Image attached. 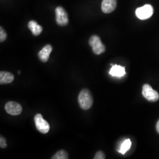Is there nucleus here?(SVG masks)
Segmentation results:
<instances>
[{
    "instance_id": "obj_2",
    "label": "nucleus",
    "mask_w": 159,
    "mask_h": 159,
    "mask_svg": "<svg viewBox=\"0 0 159 159\" xmlns=\"http://www.w3.org/2000/svg\"><path fill=\"white\" fill-rule=\"evenodd\" d=\"M153 8L150 4H146L143 7L137 8L136 10V17L142 20L148 19L153 14Z\"/></svg>"
},
{
    "instance_id": "obj_14",
    "label": "nucleus",
    "mask_w": 159,
    "mask_h": 159,
    "mask_svg": "<svg viewBox=\"0 0 159 159\" xmlns=\"http://www.w3.org/2000/svg\"><path fill=\"white\" fill-rule=\"evenodd\" d=\"M68 158V154L64 150H60L57 153L54 154L51 158L52 159H67Z\"/></svg>"
},
{
    "instance_id": "obj_13",
    "label": "nucleus",
    "mask_w": 159,
    "mask_h": 159,
    "mask_svg": "<svg viewBox=\"0 0 159 159\" xmlns=\"http://www.w3.org/2000/svg\"><path fill=\"white\" fill-rule=\"evenodd\" d=\"M131 146V142L130 139H126L122 144H121V146L120 148V149L118 150L119 152L122 154H125L130 148Z\"/></svg>"
},
{
    "instance_id": "obj_3",
    "label": "nucleus",
    "mask_w": 159,
    "mask_h": 159,
    "mask_svg": "<svg viewBox=\"0 0 159 159\" xmlns=\"http://www.w3.org/2000/svg\"><path fill=\"white\" fill-rule=\"evenodd\" d=\"M89 44L94 54L99 55L103 53L105 50V46L102 44L101 40L97 35H93L89 40Z\"/></svg>"
},
{
    "instance_id": "obj_1",
    "label": "nucleus",
    "mask_w": 159,
    "mask_h": 159,
    "mask_svg": "<svg viewBox=\"0 0 159 159\" xmlns=\"http://www.w3.org/2000/svg\"><path fill=\"white\" fill-rule=\"evenodd\" d=\"M78 101L80 107L87 110L90 108L93 103V97L89 90L87 89H84L80 93Z\"/></svg>"
},
{
    "instance_id": "obj_5",
    "label": "nucleus",
    "mask_w": 159,
    "mask_h": 159,
    "mask_svg": "<svg viewBox=\"0 0 159 159\" xmlns=\"http://www.w3.org/2000/svg\"><path fill=\"white\" fill-rule=\"evenodd\" d=\"M142 94L143 97L149 102H155L159 100L158 93L153 90L149 84H144L143 86Z\"/></svg>"
},
{
    "instance_id": "obj_12",
    "label": "nucleus",
    "mask_w": 159,
    "mask_h": 159,
    "mask_svg": "<svg viewBox=\"0 0 159 159\" xmlns=\"http://www.w3.org/2000/svg\"><path fill=\"white\" fill-rule=\"evenodd\" d=\"M28 27L29 29L31 30V31L32 32V33L35 36L40 35L43 31L42 27L40 25H39L36 21L33 20L30 21L29 22Z\"/></svg>"
},
{
    "instance_id": "obj_17",
    "label": "nucleus",
    "mask_w": 159,
    "mask_h": 159,
    "mask_svg": "<svg viewBox=\"0 0 159 159\" xmlns=\"http://www.w3.org/2000/svg\"><path fill=\"white\" fill-rule=\"evenodd\" d=\"M7 143H6V140H5V139L4 137H1V139H0V146L1 148H4L7 147Z\"/></svg>"
},
{
    "instance_id": "obj_6",
    "label": "nucleus",
    "mask_w": 159,
    "mask_h": 159,
    "mask_svg": "<svg viewBox=\"0 0 159 159\" xmlns=\"http://www.w3.org/2000/svg\"><path fill=\"white\" fill-rule=\"evenodd\" d=\"M56 20L57 24L60 26H65L68 23V15L67 12L61 7L56 8Z\"/></svg>"
},
{
    "instance_id": "obj_4",
    "label": "nucleus",
    "mask_w": 159,
    "mask_h": 159,
    "mask_svg": "<svg viewBox=\"0 0 159 159\" xmlns=\"http://www.w3.org/2000/svg\"><path fill=\"white\" fill-rule=\"evenodd\" d=\"M34 122L37 130L43 134H46L50 130L48 123L44 119L41 114H37L34 117Z\"/></svg>"
},
{
    "instance_id": "obj_8",
    "label": "nucleus",
    "mask_w": 159,
    "mask_h": 159,
    "mask_svg": "<svg viewBox=\"0 0 159 159\" xmlns=\"http://www.w3.org/2000/svg\"><path fill=\"white\" fill-rule=\"evenodd\" d=\"M117 7L116 0H102V10L104 13L108 14L113 11Z\"/></svg>"
},
{
    "instance_id": "obj_11",
    "label": "nucleus",
    "mask_w": 159,
    "mask_h": 159,
    "mask_svg": "<svg viewBox=\"0 0 159 159\" xmlns=\"http://www.w3.org/2000/svg\"><path fill=\"white\" fill-rule=\"evenodd\" d=\"M14 80V75L9 72L1 71L0 73V83L1 84H9Z\"/></svg>"
},
{
    "instance_id": "obj_15",
    "label": "nucleus",
    "mask_w": 159,
    "mask_h": 159,
    "mask_svg": "<svg viewBox=\"0 0 159 159\" xmlns=\"http://www.w3.org/2000/svg\"><path fill=\"white\" fill-rule=\"evenodd\" d=\"M6 38H7V34H6V31H4V29L1 27V29H0V41L3 42L4 41L6 40Z\"/></svg>"
},
{
    "instance_id": "obj_9",
    "label": "nucleus",
    "mask_w": 159,
    "mask_h": 159,
    "mask_svg": "<svg viewBox=\"0 0 159 159\" xmlns=\"http://www.w3.org/2000/svg\"><path fill=\"white\" fill-rule=\"evenodd\" d=\"M52 50V48L51 45H47L44 47L42 50L39 52V57L40 60L43 62L46 63L48 60L51 54V51Z\"/></svg>"
},
{
    "instance_id": "obj_10",
    "label": "nucleus",
    "mask_w": 159,
    "mask_h": 159,
    "mask_svg": "<svg viewBox=\"0 0 159 159\" xmlns=\"http://www.w3.org/2000/svg\"><path fill=\"white\" fill-rule=\"evenodd\" d=\"M109 73L113 77H121L125 74V68L120 66L114 65L110 69Z\"/></svg>"
},
{
    "instance_id": "obj_16",
    "label": "nucleus",
    "mask_w": 159,
    "mask_h": 159,
    "mask_svg": "<svg viewBox=\"0 0 159 159\" xmlns=\"http://www.w3.org/2000/svg\"><path fill=\"white\" fill-rule=\"evenodd\" d=\"M106 158L105 157V155L103 153V152H97V153L96 154L94 159H104Z\"/></svg>"
},
{
    "instance_id": "obj_18",
    "label": "nucleus",
    "mask_w": 159,
    "mask_h": 159,
    "mask_svg": "<svg viewBox=\"0 0 159 159\" xmlns=\"http://www.w3.org/2000/svg\"><path fill=\"white\" fill-rule=\"evenodd\" d=\"M156 130L157 131V133L159 134V121H157V124H156Z\"/></svg>"
},
{
    "instance_id": "obj_7",
    "label": "nucleus",
    "mask_w": 159,
    "mask_h": 159,
    "mask_svg": "<svg viewBox=\"0 0 159 159\" xmlns=\"http://www.w3.org/2000/svg\"><path fill=\"white\" fill-rule=\"evenodd\" d=\"M5 110L7 113L12 116H17L21 113L22 107L18 102H10L6 104Z\"/></svg>"
}]
</instances>
